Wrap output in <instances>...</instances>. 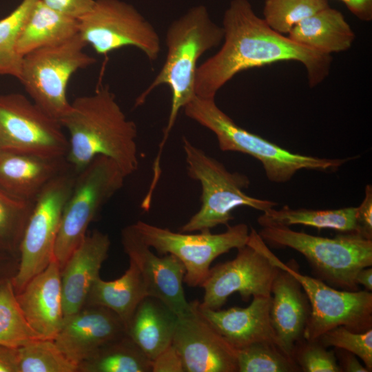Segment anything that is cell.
Instances as JSON below:
<instances>
[{
	"instance_id": "1",
	"label": "cell",
	"mask_w": 372,
	"mask_h": 372,
	"mask_svg": "<svg viewBox=\"0 0 372 372\" xmlns=\"http://www.w3.org/2000/svg\"><path fill=\"white\" fill-rule=\"evenodd\" d=\"M222 28L220 48L197 68L194 84L197 96L215 99L219 90L238 73L279 61L302 63L311 87L322 83L329 74L331 55L276 32L258 17L248 0L230 2Z\"/></svg>"
},
{
	"instance_id": "2",
	"label": "cell",
	"mask_w": 372,
	"mask_h": 372,
	"mask_svg": "<svg viewBox=\"0 0 372 372\" xmlns=\"http://www.w3.org/2000/svg\"><path fill=\"white\" fill-rule=\"evenodd\" d=\"M60 122L70 136L66 160L76 173L98 156L112 159L126 177L138 169L137 126L107 85L76 98Z\"/></svg>"
},
{
	"instance_id": "3",
	"label": "cell",
	"mask_w": 372,
	"mask_h": 372,
	"mask_svg": "<svg viewBox=\"0 0 372 372\" xmlns=\"http://www.w3.org/2000/svg\"><path fill=\"white\" fill-rule=\"evenodd\" d=\"M223 40L222 26L214 23L203 6L190 8L169 26L165 43L167 55L160 71L136 101L142 105L149 94L163 84L169 85L172 103L167 125L154 162L161 165V154L178 112L195 96L197 63L207 51L218 46Z\"/></svg>"
},
{
	"instance_id": "4",
	"label": "cell",
	"mask_w": 372,
	"mask_h": 372,
	"mask_svg": "<svg viewBox=\"0 0 372 372\" xmlns=\"http://www.w3.org/2000/svg\"><path fill=\"white\" fill-rule=\"evenodd\" d=\"M185 115L211 131L219 148L238 152L259 161L269 181H289L302 169L333 172L352 158H328L291 152L237 125L216 104L215 99L195 96L183 107Z\"/></svg>"
},
{
	"instance_id": "5",
	"label": "cell",
	"mask_w": 372,
	"mask_h": 372,
	"mask_svg": "<svg viewBox=\"0 0 372 372\" xmlns=\"http://www.w3.org/2000/svg\"><path fill=\"white\" fill-rule=\"evenodd\" d=\"M267 245L289 247L304 256L316 278L334 288L358 291V271L372 265V240L357 232L333 238L297 231L287 226H265L258 231Z\"/></svg>"
},
{
	"instance_id": "6",
	"label": "cell",
	"mask_w": 372,
	"mask_h": 372,
	"mask_svg": "<svg viewBox=\"0 0 372 372\" xmlns=\"http://www.w3.org/2000/svg\"><path fill=\"white\" fill-rule=\"evenodd\" d=\"M189 176L198 180L201 187V206L180 231L189 233L211 230L218 225H229L234 217L231 212L240 206L265 211L278 204L269 200L247 195L244 189L249 185L248 177L231 172L216 158L183 138Z\"/></svg>"
},
{
	"instance_id": "7",
	"label": "cell",
	"mask_w": 372,
	"mask_h": 372,
	"mask_svg": "<svg viewBox=\"0 0 372 372\" xmlns=\"http://www.w3.org/2000/svg\"><path fill=\"white\" fill-rule=\"evenodd\" d=\"M247 245L262 253L274 265L290 273L300 283L310 303L311 313L304 338L315 340L327 331L344 326L355 332L372 329V293L338 290L317 278L304 275L294 260L281 261L258 232L251 227Z\"/></svg>"
},
{
	"instance_id": "8",
	"label": "cell",
	"mask_w": 372,
	"mask_h": 372,
	"mask_svg": "<svg viewBox=\"0 0 372 372\" xmlns=\"http://www.w3.org/2000/svg\"><path fill=\"white\" fill-rule=\"evenodd\" d=\"M125 175L105 156L95 157L76 174L63 208L54 249L61 270L87 235L89 225L102 207L123 186Z\"/></svg>"
},
{
	"instance_id": "9",
	"label": "cell",
	"mask_w": 372,
	"mask_h": 372,
	"mask_svg": "<svg viewBox=\"0 0 372 372\" xmlns=\"http://www.w3.org/2000/svg\"><path fill=\"white\" fill-rule=\"evenodd\" d=\"M86 45L78 33L23 56L19 80L30 99L59 121L70 107L67 87L72 76L96 62L85 52Z\"/></svg>"
},
{
	"instance_id": "10",
	"label": "cell",
	"mask_w": 372,
	"mask_h": 372,
	"mask_svg": "<svg viewBox=\"0 0 372 372\" xmlns=\"http://www.w3.org/2000/svg\"><path fill=\"white\" fill-rule=\"evenodd\" d=\"M134 226L145 242L158 254H172L183 263L184 282L190 287H201L212 262L231 249L247 245L249 235L245 223L227 225V230L220 234H212L210 230L198 234L175 232L142 220Z\"/></svg>"
},
{
	"instance_id": "11",
	"label": "cell",
	"mask_w": 372,
	"mask_h": 372,
	"mask_svg": "<svg viewBox=\"0 0 372 372\" xmlns=\"http://www.w3.org/2000/svg\"><path fill=\"white\" fill-rule=\"evenodd\" d=\"M76 174L71 169L54 178L34 202L19 247L18 269L12 278L16 294L54 258L62 212L71 194Z\"/></svg>"
},
{
	"instance_id": "12",
	"label": "cell",
	"mask_w": 372,
	"mask_h": 372,
	"mask_svg": "<svg viewBox=\"0 0 372 372\" xmlns=\"http://www.w3.org/2000/svg\"><path fill=\"white\" fill-rule=\"evenodd\" d=\"M79 21V34L99 54L132 46L154 61L161 53L156 30L134 6L124 1L95 0L92 10Z\"/></svg>"
},
{
	"instance_id": "13",
	"label": "cell",
	"mask_w": 372,
	"mask_h": 372,
	"mask_svg": "<svg viewBox=\"0 0 372 372\" xmlns=\"http://www.w3.org/2000/svg\"><path fill=\"white\" fill-rule=\"evenodd\" d=\"M68 149L58 119L22 94H0L1 151L66 158Z\"/></svg>"
},
{
	"instance_id": "14",
	"label": "cell",
	"mask_w": 372,
	"mask_h": 372,
	"mask_svg": "<svg viewBox=\"0 0 372 372\" xmlns=\"http://www.w3.org/2000/svg\"><path fill=\"white\" fill-rule=\"evenodd\" d=\"M231 260L210 268L202 285L203 307L220 309L229 296L238 293L248 301L254 297H270L271 286L279 268L260 251L245 245Z\"/></svg>"
},
{
	"instance_id": "15",
	"label": "cell",
	"mask_w": 372,
	"mask_h": 372,
	"mask_svg": "<svg viewBox=\"0 0 372 372\" xmlns=\"http://www.w3.org/2000/svg\"><path fill=\"white\" fill-rule=\"evenodd\" d=\"M121 242L129 260L137 267L147 296L154 297L178 317L190 311L192 302L186 299L183 283L185 269L172 254H154L136 229L134 224L121 231Z\"/></svg>"
},
{
	"instance_id": "16",
	"label": "cell",
	"mask_w": 372,
	"mask_h": 372,
	"mask_svg": "<svg viewBox=\"0 0 372 372\" xmlns=\"http://www.w3.org/2000/svg\"><path fill=\"white\" fill-rule=\"evenodd\" d=\"M185 372H238L237 351L199 313L196 300L179 316L172 343Z\"/></svg>"
},
{
	"instance_id": "17",
	"label": "cell",
	"mask_w": 372,
	"mask_h": 372,
	"mask_svg": "<svg viewBox=\"0 0 372 372\" xmlns=\"http://www.w3.org/2000/svg\"><path fill=\"white\" fill-rule=\"evenodd\" d=\"M126 333L125 324L114 311L103 307L85 306L64 318L54 341L78 367L101 347Z\"/></svg>"
},
{
	"instance_id": "18",
	"label": "cell",
	"mask_w": 372,
	"mask_h": 372,
	"mask_svg": "<svg viewBox=\"0 0 372 372\" xmlns=\"http://www.w3.org/2000/svg\"><path fill=\"white\" fill-rule=\"evenodd\" d=\"M270 297H254L245 308L210 309L196 300L200 314L234 348L253 343L269 342L281 344L270 319Z\"/></svg>"
},
{
	"instance_id": "19",
	"label": "cell",
	"mask_w": 372,
	"mask_h": 372,
	"mask_svg": "<svg viewBox=\"0 0 372 372\" xmlns=\"http://www.w3.org/2000/svg\"><path fill=\"white\" fill-rule=\"evenodd\" d=\"M17 298L31 328L43 339L54 340L64 320L61 269L54 258L27 283Z\"/></svg>"
},
{
	"instance_id": "20",
	"label": "cell",
	"mask_w": 372,
	"mask_h": 372,
	"mask_svg": "<svg viewBox=\"0 0 372 372\" xmlns=\"http://www.w3.org/2000/svg\"><path fill=\"white\" fill-rule=\"evenodd\" d=\"M110 239L95 229L86 235L61 270L64 318L85 305L90 289L108 256Z\"/></svg>"
},
{
	"instance_id": "21",
	"label": "cell",
	"mask_w": 372,
	"mask_h": 372,
	"mask_svg": "<svg viewBox=\"0 0 372 372\" xmlns=\"http://www.w3.org/2000/svg\"><path fill=\"white\" fill-rule=\"evenodd\" d=\"M71 169L65 157L0 150V189L16 199L34 203L50 182Z\"/></svg>"
},
{
	"instance_id": "22",
	"label": "cell",
	"mask_w": 372,
	"mask_h": 372,
	"mask_svg": "<svg viewBox=\"0 0 372 372\" xmlns=\"http://www.w3.org/2000/svg\"><path fill=\"white\" fill-rule=\"evenodd\" d=\"M271 293V322L282 349L291 355L294 345L304 338L310 303L297 279L280 268Z\"/></svg>"
},
{
	"instance_id": "23",
	"label": "cell",
	"mask_w": 372,
	"mask_h": 372,
	"mask_svg": "<svg viewBox=\"0 0 372 372\" xmlns=\"http://www.w3.org/2000/svg\"><path fill=\"white\" fill-rule=\"evenodd\" d=\"M178 319L161 301L147 296L127 323L126 333L152 360L172 343Z\"/></svg>"
},
{
	"instance_id": "24",
	"label": "cell",
	"mask_w": 372,
	"mask_h": 372,
	"mask_svg": "<svg viewBox=\"0 0 372 372\" xmlns=\"http://www.w3.org/2000/svg\"><path fill=\"white\" fill-rule=\"evenodd\" d=\"M287 37L300 45L329 55L349 50L355 38L343 14L329 6L300 21Z\"/></svg>"
},
{
	"instance_id": "25",
	"label": "cell",
	"mask_w": 372,
	"mask_h": 372,
	"mask_svg": "<svg viewBox=\"0 0 372 372\" xmlns=\"http://www.w3.org/2000/svg\"><path fill=\"white\" fill-rule=\"evenodd\" d=\"M128 269L118 279L106 281L100 276L93 282L85 305L107 308L117 314L125 327L136 307L147 296L145 285L136 265L131 260Z\"/></svg>"
},
{
	"instance_id": "26",
	"label": "cell",
	"mask_w": 372,
	"mask_h": 372,
	"mask_svg": "<svg viewBox=\"0 0 372 372\" xmlns=\"http://www.w3.org/2000/svg\"><path fill=\"white\" fill-rule=\"evenodd\" d=\"M79 20L57 12L39 0L17 44L21 56L65 41L79 33Z\"/></svg>"
},
{
	"instance_id": "27",
	"label": "cell",
	"mask_w": 372,
	"mask_h": 372,
	"mask_svg": "<svg viewBox=\"0 0 372 372\" xmlns=\"http://www.w3.org/2000/svg\"><path fill=\"white\" fill-rule=\"evenodd\" d=\"M356 207L334 209H292L285 205L262 212L257 219L261 227L302 225L318 229H332L341 233L357 232ZM358 233V232H357Z\"/></svg>"
},
{
	"instance_id": "28",
	"label": "cell",
	"mask_w": 372,
	"mask_h": 372,
	"mask_svg": "<svg viewBox=\"0 0 372 372\" xmlns=\"http://www.w3.org/2000/svg\"><path fill=\"white\" fill-rule=\"evenodd\" d=\"M77 372H152V360L126 333L101 347Z\"/></svg>"
},
{
	"instance_id": "29",
	"label": "cell",
	"mask_w": 372,
	"mask_h": 372,
	"mask_svg": "<svg viewBox=\"0 0 372 372\" xmlns=\"http://www.w3.org/2000/svg\"><path fill=\"white\" fill-rule=\"evenodd\" d=\"M43 339L29 325L21 309L12 278L0 279V345L17 349Z\"/></svg>"
},
{
	"instance_id": "30",
	"label": "cell",
	"mask_w": 372,
	"mask_h": 372,
	"mask_svg": "<svg viewBox=\"0 0 372 372\" xmlns=\"http://www.w3.org/2000/svg\"><path fill=\"white\" fill-rule=\"evenodd\" d=\"M39 0H22L8 16L0 20V74L19 79L23 57L17 44L27 20Z\"/></svg>"
},
{
	"instance_id": "31",
	"label": "cell",
	"mask_w": 372,
	"mask_h": 372,
	"mask_svg": "<svg viewBox=\"0 0 372 372\" xmlns=\"http://www.w3.org/2000/svg\"><path fill=\"white\" fill-rule=\"evenodd\" d=\"M236 351L238 372L301 371L292 357L273 343H253Z\"/></svg>"
},
{
	"instance_id": "32",
	"label": "cell",
	"mask_w": 372,
	"mask_h": 372,
	"mask_svg": "<svg viewBox=\"0 0 372 372\" xmlns=\"http://www.w3.org/2000/svg\"><path fill=\"white\" fill-rule=\"evenodd\" d=\"M19 372H77L52 339H38L17 348Z\"/></svg>"
},
{
	"instance_id": "33",
	"label": "cell",
	"mask_w": 372,
	"mask_h": 372,
	"mask_svg": "<svg viewBox=\"0 0 372 372\" xmlns=\"http://www.w3.org/2000/svg\"><path fill=\"white\" fill-rule=\"evenodd\" d=\"M34 203L16 199L0 189V254L17 253Z\"/></svg>"
},
{
	"instance_id": "34",
	"label": "cell",
	"mask_w": 372,
	"mask_h": 372,
	"mask_svg": "<svg viewBox=\"0 0 372 372\" xmlns=\"http://www.w3.org/2000/svg\"><path fill=\"white\" fill-rule=\"evenodd\" d=\"M328 6L327 0H265L262 19L276 32L289 34L300 21Z\"/></svg>"
},
{
	"instance_id": "35",
	"label": "cell",
	"mask_w": 372,
	"mask_h": 372,
	"mask_svg": "<svg viewBox=\"0 0 372 372\" xmlns=\"http://www.w3.org/2000/svg\"><path fill=\"white\" fill-rule=\"evenodd\" d=\"M325 347H334L349 351L372 371V329L364 332L352 331L344 326L333 328L317 339Z\"/></svg>"
},
{
	"instance_id": "36",
	"label": "cell",
	"mask_w": 372,
	"mask_h": 372,
	"mask_svg": "<svg viewBox=\"0 0 372 372\" xmlns=\"http://www.w3.org/2000/svg\"><path fill=\"white\" fill-rule=\"evenodd\" d=\"M291 355L303 372H341L335 351L327 350L318 340L302 339Z\"/></svg>"
},
{
	"instance_id": "37",
	"label": "cell",
	"mask_w": 372,
	"mask_h": 372,
	"mask_svg": "<svg viewBox=\"0 0 372 372\" xmlns=\"http://www.w3.org/2000/svg\"><path fill=\"white\" fill-rule=\"evenodd\" d=\"M355 220L357 232L363 237L372 240V187H365L364 197L356 207Z\"/></svg>"
},
{
	"instance_id": "38",
	"label": "cell",
	"mask_w": 372,
	"mask_h": 372,
	"mask_svg": "<svg viewBox=\"0 0 372 372\" xmlns=\"http://www.w3.org/2000/svg\"><path fill=\"white\" fill-rule=\"evenodd\" d=\"M52 9L79 20L92 8L95 0H41Z\"/></svg>"
},
{
	"instance_id": "39",
	"label": "cell",
	"mask_w": 372,
	"mask_h": 372,
	"mask_svg": "<svg viewBox=\"0 0 372 372\" xmlns=\"http://www.w3.org/2000/svg\"><path fill=\"white\" fill-rule=\"evenodd\" d=\"M152 372H185L182 358L172 344L152 360Z\"/></svg>"
},
{
	"instance_id": "40",
	"label": "cell",
	"mask_w": 372,
	"mask_h": 372,
	"mask_svg": "<svg viewBox=\"0 0 372 372\" xmlns=\"http://www.w3.org/2000/svg\"><path fill=\"white\" fill-rule=\"evenodd\" d=\"M335 354L341 372H369L353 353L341 349H336Z\"/></svg>"
},
{
	"instance_id": "41",
	"label": "cell",
	"mask_w": 372,
	"mask_h": 372,
	"mask_svg": "<svg viewBox=\"0 0 372 372\" xmlns=\"http://www.w3.org/2000/svg\"><path fill=\"white\" fill-rule=\"evenodd\" d=\"M357 18L364 21L372 19V0H340Z\"/></svg>"
},
{
	"instance_id": "42",
	"label": "cell",
	"mask_w": 372,
	"mask_h": 372,
	"mask_svg": "<svg viewBox=\"0 0 372 372\" xmlns=\"http://www.w3.org/2000/svg\"><path fill=\"white\" fill-rule=\"evenodd\" d=\"M0 372H19L17 349L0 345Z\"/></svg>"
},
{
	"instance_id": "43",
	"label": "cell",
	"mask_w": 372,
	"mask_h": 372,
	"mask_svg": "<svg viewBox=\"0 0 372 372\" xmlns=\"http://www.w3.org/2000/svg\"><path fill=\"white\" fill-rule=\"evenodd\" d=\"M355 282L359 285L364 286L367 291H372V268L364 267L360 269L356 275Z\"/></svg>"
}]
</instances>
